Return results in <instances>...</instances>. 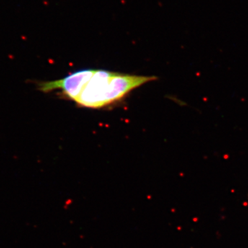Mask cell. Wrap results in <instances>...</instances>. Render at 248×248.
Returning a JSON list of instances; mask_svg holds the SVG:
<instances>
[{
    "label": "cell",
    "mask_w": 248,
    "mask_h": 248,
    "mask_svg": "<svg viewBox=\"0 0 248 248\" xmlns=\"http://www.w3.org/2000/svg\"><path fill=\"white\" fill-rule=\"evenodd\" d=\"M156 77L141 76L106 71L86 69L75 72L62 79L37 82V89L48 93L60 90L66 99L81 107L102 108L125 97Z\"/></svg>",
    "instance_id": "6da1fadb"
}]
</instances>
